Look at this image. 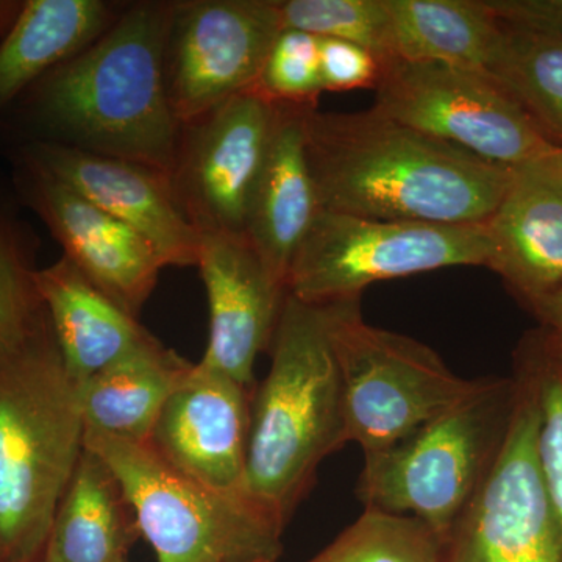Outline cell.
Listing matches in <instances>:
<instances>
[{"label": "cell", "mask_w": 562, "mask_h": 562, "mask_svg": "<svg viewBox=\"0 0 562 562\" xmlns=\"http://www.w3.org/2000/svg\"><path fill=\"white\" fill-rule=\"evenodd\" d=\"M487 268L538 308L562 286V150L513 169L508 190L484 222Z\"/></svg>", "instance_id": "e0dca14e"}, {"label": "cell", "mask_w": 562, "mask_h": 562, "mask_svg": "<svg viewBox=\"0 0 562 562\" xmlns=\"http://www.w3.org/2000/svg\"><path fill=\"white\" fill-rule=\"evenodd\" d=\"M25 2H0V36L2 40L9 35L14 22L20 18Z\"/></svg>", "instance_id": "d6a6232c"}, {"label": "cell", "mask_w": 562, "mask_h": 562, "mask_svg": "<svg viewBox=\"0 0 562 562\" xmlns=\"http://www.w3.org/2000/svg\"><path fill=\"white\" fill-rule=\"evenodd\" d=\"M484 5L513 31L562 38V0H484Z\"/></svg>", "instance_id": "4dcf8cb0"}, {"label": "cell", "mask_w": 562, "mask_h": 562, "mask_svg": "<svg viewBox=\"0 0 562 562\" xmlns=\"http://www.w3.org/2000/svg\"><path fill=\"white\" fill-rule=\"evenodd\" d=\"M43 313L32 269L7 233L0 231V349L20 342Z\"/></svg>", "instance_id": "f1b7e54d"}, {"label": "cell", "mask_w": 562, "mask_h": 562, "mask_svg": "<svg viewBox=\"0 0 562 562\" xmlns=\"http://www.w3.org/2000/svg\"><path fill=\"white\" fill-rule=\"evenodd\" d=\"M322 90H375L382 76V61L364 47L349 41L319 38Z\"/></svg>", "instance_id": "f546056e"}, {"label": "cell", "mask_w": 562, "mask_h": 562, "mask_svg": "<svg viewBox=\"0 0 562 562\" xmlns=\"http://www.w3.org/2000/svg\"><path fill=\"white\" fill-rule=\"evenodd\" d=\"M386 7L392 60L490 70L503 25L484 0H386Z\"/></svg>", "instance_id": "603a6c76"}, {"label": "cell", "mask_w": 562, "mask_h": 562, "mask_svg": "<svg viewBox=\"0 0 562 562\" xmlns=\"http://www.w3.org/2000/svg\"><path fill=\"white\" fill-rule=\"evenodd\" d=\"M487 74L527 111L543 138L562 150V38L513 31Z\"/></svg>", "instance_id": "cb8c5ba5"}, {"label": "cell", "mask_w": 562, "mask_h": 562, "mask_svg": "<svg viewBox=\"0 0 562 562\" xmlns=\"http://www.w3.org/2000/svg\"><path fill=\"white\" fill-rule=\"evenodd\" d=\"M257 90L269 101L316 105L322 90L319 38L283 29L262 68Z\"/></svg>", "instance_id": "83f0119b"}, {"label": "cell", "mask_w": 562, "mask_h": 562, "mask_svg": "<svg viewBox=\"0 0 562 562\" xmlns=\"http://www.w3.org/2000/svg\"><path fill=\"white\" fill-rule=\"evenodd\" d=\"M192 366L157 339L133 351L81 384L85 430L149 442L162 406Z\"/></svg>", "instance_id": "44dd1931"}, {"label": "cell", "mask_w": 562, "mask_h": 562, "mask_svg": "<svg viewBox=\"0 0 562 562\" xmlns=\"http://www.w3.org/2000/svg\"><path fill=\"white\" fill-rule=\"evenodd\" d=\"M490 473L454 524L443 562H562V532L538 458V408L520 376Z\"/></svg>", "instance_id": "30bf717a"}, {"label": "cell", "mask_w": 562, "mask_h": 562, "mask_svg": "<svg viewBox=\"0 0 562 562\" xmlns=\"http://www.w3.org/2000/svg\"><path fill=\"white\" fill-rule=\"evenodd\" d=\"M24 181L31 205L65 257L111 301L138 317L166 268L157 247L49 173L25 165Z\"/></svg>", "instance_id": "9a60e30c"}, {"label": "cell", "mask_w": 562, "mask_h": 562, "mask_svg": "<svg viewBox=\"0 0 562 562\" xmlns=\"http://www.w3.org/2000/svg\"><path fill=\"white\" fill-rule=\"evenodd\" d=\"M135 513L110 465L85 447L47 542L55 562H116L138 538Z\"/></svg>", "instance_id": "7402d4cb"}, {"label": "cell", "mask_w": 562, "mask_h": 562, "mask_svg": "<svg viewBox=\"0 0 562 562\" xmlns=\"http://www.w3.org/2000/svg\"><path fill=\"white\" fill-rule=\"evenodd\" d=\"M314 106L277 103L271 143L247 216V241L284 288L321 211L306 154L305 117Z\"/></svg>", "instance_id": "ac0fdd59"}, {"label": "cell", "mask_w": 562, "mask_h": 562, "mask_svg": "<svg viewBox=\"0 0 562 562\" xmlns=\"http://www.w3.org/2000/svg\"><path fill=\"white\" fill-rule=\"evenodd\" d=\"M40 562H55V561H54V558H52L49 553L44 552L43 558H41Z\"/></svg>", "instance_id": "836d02e7"}, {"label": "cell", "mask_w": 562, "mask_h": 562, "mask_svg": "<svg viewBox=\"0 0 562 562\" xmlns=\"http://www.w3.org/2000/svg\"><path fill=\"white\" fill-rule=\"evenodd\" d=\"M281 31L277 0L177 2L166 80L181 127L257 88Z\"/></svg>", "instance_id": "8fae6325"}, {"label": "cell", "mask_w": 562, "mask_h": 562, "mask_svg": "<svg viewBox=\"0 0 562 562\" xmlns=\"http://www.w3.org/2000/svg\"><path fill=\"white\" fill-rule=\"evenodd\" d=\"M260 562H268V561H260Z\"/></svg>", "instance_id": "d590c367"}, {"label": "cell", "mask_w": 562, "mask_h": 562, "mask_svg": "<svg viewBox=\"0 0 562 562\" xmlns=\"http://www.w3.org/2000/svg\"><path fill=\"white\" fill-rule=\"evenodd\" d=\"M198 268L210 306V339L199 364L254 391V366L271 347L286 288L246 236L202 235Z\"/></svg>", "instance_id": "2e32d148"}, {"label": "cell", "mask_w": 562, "mask_h": 562, "mask_svg": "<svg viewBox=\"0 0 562 562\" xmlns=\"http://www.w3.org/2000/svg\"><path fill=\"white\" fill-rule=\"evenodd\" d=\"M24 161L143 233L166 266H198L201 235L181 213L168 173L58 140L32 143Z\"/></svg>", "instance_id": "5bb4252c"}, {"label": "cell", "mask_w": 562, "mask_h": 562, "mask_svg": "<svg viewBox=\"0 0 562 562\" xmlns=\"http://www.w3.org/2000/svg\"><path fill=\"white\" fill-rule=\"evenodd\" d=\"M276 116L277 103L254 88L181 128L169 180L199 235L246 236Z\"/></svg>", "instance_id": "7c38bea8"}, {"label": "cell", "mask_w": 562, "mask_h": 562, "mask_svg": "<svg viewBox=\"0 0 562 562\" xmlns=\"http://www.w3.org/2000/svg\"><path fill=\"white\" fill-rule=\"evenodd\" d=\"M277 5L283 29L358 44L382 66L392 60L386 0H277Z\"/></svg>", "instance_id": "4316f807"}, {"label": "cell", "mask_w": 562, "mask_h": 562, "mask_svg": "<svg viewBox=\"0 0 562 562\" xmlns=\"http://www.w3.org/2000/svg\"><path fill=\"white\" fill-rule=\"evenodd\" d=\"M514 402V380H480L464 401L408 438L364 454L358 498L366 509L414 517L446 546L497 458Z\"/></svg>", "instance_id": "5b68a950"}, {"label": "cell", "mask_w": 562, "mask_h": 562, "mask_svg": "<svg viewBox=\"0 0 562 562\" xmlns=\"http://www.w3.org/2000/svg\"><path fill=\"white\" fill-rule=\"evenodd\" d=\"M543 322V327L552 328L562 336V286L535 310Z\"/></svg>", "instance_id": "1f68e13d"}, {"label": "cell", "mask_w": 562, "mask_h": 562, "mask_svg": "<svg viewBox=\"0 0 562 562\" xmlns=\"http://www.w3.org/2000/svg\"><path fill=\"white\" fill-rule=\"evenodd\" d=\"M486 224L364 220L321 210L295 254L286 291L310 305L361 299L379 281L490 265Z\"/></svg>", "instance_id": "ba28073f"}, {"label": "cell", "mask_w": 562, "mask_h": 562, "mask_svg": "<svg viewBox=\"0 0 562 562\" xmlns=\"http://www.w3.org/2000/svg\"><path fill=\"white\" fill-rule=\"evenodd\" d=\"M306 154L321 210L364 220L484 224L513 169L376 113L305 117Z\"/></svg>", "instance_id": "6da1fadb"}, {"label": "cell", "mask_w": 562, "mask_h": 562, "mask_svg": "<svg viewBox=\"0 0 562 562\" xmlns=\"http://www.w3.org/2000/svg\"><path fill=\"white\" fill-rule=\"evenodd\" d=\"M33 283L66 371L79 386L155 341L138 317L111 301L66 257L33 271Z\"/></svg>", "instance_id": "d6986e66"}, {"label": "cell", "mask_w": 562, "mask_h": 562, "mask_svg": "<svg viewBox=\"0 0 562 562\" xmlns=\"http://www.w3.org/2000/svg\"><path fill=\"white\" fill-rule=\"evenodd\" d=\"M116 562H128L127 557L121 558V560H117Z\"/></svg>", "instance_id": "e575fe53"}, {"label": "cell", "mask_w": 562, "mask_h": 562, "mask_svg": "<svg viewBox=\"0 0 562 562\" xmlns=\"http://www.w3.org/2000/svg\"><path fill=\"white\" fill-rule=\"evenodd\" d=\"M102 0H29L0 43V109L101 38L116 21Z\"/></svg>", "instance_id": "ffe728a7"}, {"label": "cell", "mask_w": 562, "mask_h": 562, "mask_svg": "<svg viewBox=\"0 0 562 562\" xmlns=\"http://www.w3.org/2000/svg\"><path fill=\"white\" fill-rule=\"evenodd\" d=\"M443 549L441 539L414 517L364 509L305 562H443Z\"/></svg>", "instance_id": "484cf974"}, {"label": "cell", "mask_w": 562, "mask_h": 562, "mask_svg": "<svg viewBox=\"0 0 562 562\" xmlns=\"http://www.w3.org/2000/svg\"><path fill=\"white\" fill-rule=\"evenodd\" d=\"M372 110L405 127L514 169L557 149L527 111L482 70L392 60Z\"/></svg>", "instance_id": "9c48e42d"}, {"label": "cell", "mask_w": 562, "mask_h": 562, "mask_svg": "<svg viewBox=\"0 0 562 562\" xmlns=\"http://www.w3.org/2000/svg\"><path fill=\"white\" fill-rule=\"evenodd\" d=\"M341 380L346 442L390 449L479 387L454 375L427 344L362 317L361 299L321 306Z\"/></svg>", "instance_id": "52a82bcc"}, {"label": "cell", "mask_w": 562, "mask_h": 562, "mask_svg": "<svg viewBox=\"0 0 562 562\" xmlns=\"http://www.w3.org/2000/svg\"><path fill=\"white\" fill-rule=\"evenodd\" d=\"M177 2L128 7L109 31L31 88L41 125L63 144L171 173L181 124L166 80Z\"/></svg>", "instance_id": "7a4b0ae2"}, {"label": "cell", "mask_w": 562, "mask_h": 562, "mask_svg": "<svg viewBox=\"0 0 562 562\" xmlns=\"http://www.w3.org/2000/svg\"><path fill=\"white\" fill-rule=\"evenodd\" d=\"M269 349L251 392L246 491L288 525L321 462L347 443L341 380L321 306L286 294Z\"/></svg>", "instance_id": "277c9868"}, {"label": "cell", "mask_w": 562, "mask_h": 562, "mask_svg": "<svg viewBox=\"0 0 562 562\" xmlns=\"http://www.w3.org/2000/svg\"><path fill=\"white\" fill-rule=\"evenodd\" d=\"M85 449L80 386L46 310L0 349V562H40Z\"/></svg>", "instance_id": "3957f363"}, {"label": "cell", "mask_w": 562, "mask_h": 562, "mask_svg": "<svg viewBox=\"0 0 562 562\" xmlns=\"http://www.w3.org/2000/svg\"><path fill=\"white\" fill-rule=\"evenodd\" d=\"M251 390L194 364L162 406L147 446L211 490L246 491Z\"/></svg>", "instance_id": "4fadbf2b"}, {"label": "cell", "mask_w": 562, "mask_h": 562, "mask_svg": "<svg viewBox=\"0 0 562 562\" xmlns=\"http://www.w3.org/2000/svg\"><path fill=\"white\" fill-rule=\"evenodd\" d=\"M85 447L116 475L158 562H277L286 525L247 492L211 490L147 443L85 430Z\"/></svg>", "instance_id": "8992f818"}, {"label": "cell", "mask_w": 562, "mask_h": 562, "mask_svg": "<svg viewBox=\"0 0 562 562\" xmlns=\"http://www.w3.org/2000/svg\"><path fill=\"white\" fill-rule=\"evenodd\" d=\"M517 376L530 386L538 408V458L562 532V336L531 333L517 353Z\"/></svg>", "instance_id": "d4e9b609"}]
</instances>
